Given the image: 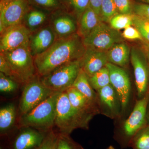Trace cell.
I'll return each mask as SVG.
<instances>
[{
    "label": "cell",
    "mask_w": 149,
    "mask_h": 149,
    "mask_svg": "<svg viewBox=\"0 0 149 149\" xmlns=\"http://www.w3.org/2000/svg\"><path fill=\"white\" fill-rule=\"evenodd\" d=\"M51 13L31 6L23 18L22 24L33 33L48 24Z\"/></svg>",
    "instance_id": "obj_19"
},
{
    "label": "cell",
    "mask_w": 149,
    "mask_h": 149,
    "mask_svg": "<svg viewBox=\"0 0 149 149\" xmlns=\"http://www.w3.org/2000/svg\"><path fill=\"white\" fill-rule=\"evenodd\" d=\"M93 118L74 109L65 91L60 93L57 101L54 123L59 133L70 135L78 128L88 129L89 123Z\"/></svg>",
    "instance_id": "obj_3"
},
{
    "label": "cell",
    "mask_w": 149,
    "mask_h": 149,
    "mask_svg": "<svg viewBox=\"0 0 149 149\" xmlns=\"http://www.w3.org/2000/svg\"><path fill=\"white\" fill-rule=\"evenodd\" d=\"M59 133L52 129L48 131L42 143L37 149H56Z\"/></svg>",
    "instance_id": "obj_32"
},
{
    "label": "cell",
    "mask_w": 149,
    "mask_h": 149,
    "mask_svg": "<svg viewBox=\"0 0 149 149\" xmlns=\"http://www.w3.org/2000/svg\"><path fill=\"white\" fill-rule=\"evenodd\" d=\"M60 93L56 92L30 111L17 119V129L28 127L48 132L54 126L57 101Z\"/></svg>",
    "instance_id": "obj_2"
},
{
    "label": "cell",
    "mask_w": 149,
    "mask_h": 149,
    "mask_svg": "<svg viewBox=\"0 0 149 149\" xmlns=\"http://www.w3.org/2000/svg\"><path fill=\"white\" fill-rule=\"evenodd\" d=\"M133 26L139 30L144 41L149 44V22L142 17L133 14Z\"/></svg>",
    "instance_id": "obj_30"
},
{
    "label": "cell",
    "mask_w": 149,
    "mask_h": 149,
    "mask_svg": "<svg viewBox=\"0 0 149 149\" xmlns=\"http://www.w3.org/2000/svg\"><path fill=\"white\" fill-rule=\"evenodd\" d=\"M147 19V20H148V21L149 22V19Z\"/></svg>",
    "instance_id": "obj_44"
},
{
    "label": "cell",
    "mask_w": 149,
    "mask_h": 149,
    "mask_svg": "<svg viewBox=\"0 0 149 149\" xmlns=\"http://www.w3.org/2000/svg\"><path fill=\"white\" fill-rule=\"evenodd\" d=\"M141 48L146 56L149 66V44L145 41H142Z\"/></svg>",
    "instance_id": "obj_39"
},
{
    "label": "cell",
    "mask_w": 149,
    "mask_h": 149,
    "mask_svg": "<svg viewBox=\"0 0 149 149\" xmlns=\"http://www.w3.org/2000/svg\"><path fill=\"white\" fill-rule=\"evenodd\" d=\"M55 93L45 86L37 74L23 85L19 104V116L30 111Z\"/></svg>",
    "instance_id": "obj_7"
},
{
    "label": "cell",
    "mask_w": 149,
    "mask_h": 149,
    "mask_svg": "<svg viewBox=\"0 0 149 149\" xmlns=\"http://www.w3.org/2000/svg\"><path fill=\"white\" fill-rule=\"evenodd\" d=\"M100 113L111 118L120 116L121 104L116 92L111 84L97 91Z\"/></svg>",
    "instance_id": "obj_15"
},
{
    "label": "cell",
    "mask_w": 149,
    "mask_h": 149,
    "mask_svg": "<svg viewBox=\"0 0 149 149\" xmlns=\"http://www.w3.org/2000/svg\"><path fill=\"white\" fill-rule=\"evenodd\" d=\"M2 53L8 63L10 77L23 86L37 74L34 58L29 47Z\"/></svg>",
    "instance_id": "obj_4"
},
{
    "label": "cell",
    "mask_w": 149,
    "mask_h": 149,
    "mask_svg": "<svg viewBox=\"0 0 149 149\" xmlns=\"http://www.w3.org/2000/svg\"><path fill=\"white\" fill-rule=\"evenodd\" d=\"M29 1L31 6L50 12L62 8L59 0H29Z\"/></svg>",
    "instance_id": "obj_31"
},
{
    "label": "cell",
    "mask_w": 149,
    "mask_h": 149,
    "mask_svg": "<svg viewBox=\"0 0 149 149\" xmlns=\"http://www.w3.org/2000/svg\"><path fill=\"white\" fill-rule=\"evenodd\" d=\"M19 85L16 80L0 72V91L4 93H12L18 90Z\"/></svg>",
    "instance_id": "obj_29"
},
{
    "label": "cell",
    "mask_w": 149,
    "mask_h": 149,
    "mask_svg": "<svg viewBox=\"0 0 149 149\" xmlns=\"http://www.w3.org/2000/svg\"><path fill=\"white\" fill-rule=\"evenodd\" d=\"M119 14H133L134 0H113Z\"/></svg>",
    "instance_id": "obj_34"
},
{
    "label": "cell",
    "mask_w": 149,
    "mask_h": 149,
    "mask_svg": "<svg viewBox=\"0 0 149 149\" xmlns=\"http://www.w3.org/2000/svg\"><path fill=\"white\" fill-rule=\"evenodd\" d=\"M56 36L49 24L31 34L29 48L34 58L47 50L57 40Z\"/></svg>",
    "instance_id": "obj_16"
},
{
    "label": "cell",
    "mask_w": 149,
    "mask_h": 149,
    "mask_svg": "<svg viewBox=\"0 0 149 149\" xmlns=\"http://www.w3.org/2000/svg\"><path fill=\"white\" fill-rule=\"evenodd\" d=\"M31 5L29 0H14L7 3H0V32L22 24Z\"/></svg>",
    "instance_id": "obj_10"
},
{
    "label": "cell",
    "mask_w": 149,
    "mask_h": 149,
    "mask_svg": "<svg viewBox=\"0 0 149 149\" xmlns=\"http://www.w3.org/2000/svg\"><path fill=\"white\" fill-rule=\"evenodd\" d=\"M102 21L100 17L89 6L77 21V34L82 39L87 37Z\"/></svg>",
    "instance_id": "obj_21"
},
{
    "label": "cell",
    "mask_w": 149,
    "mask_h": 149,
    "mask_svg": "<svg viewBox=\"0 0 149 149\" xmlns=\"http://www.w3.org/2000/svg\"><path fill=\"white\" fill-rule=\"evenodd\" d=\"M135 2L138 3H143L149 5V0H134Z\"/></svg>",
    "instance_id": "obj_40"
},
{
    "label": "cell",
    "mask_w": 149,
    "mask_h": 149,
    "mask_svg": "<svg viewBox=\"0 0 149 149\" xmlns=\"http://www.w3.org/2000/svg\"><path fill=\"white\" fill-rule=\"evenodd\" d=\"M18 130L8 138L6 149H37L48 132L28 127H21Z\"/></svg>",
    "instance_id": "obj_11"
},
{
    "label": "cell",
    "mask_w": 149,
    "mask_h": 149,
    "mask_svg": "<svg viewBox=\"0 0 149 149\" xmlns=\"http://www.w3.org/2000/svg\"><path fill=\"white\" fill-rule=\"evenodd\" d=\"M80 60L59 67L48 74L40 76V80L45 86L54 92H64L72 87L76 80L81 69Z\"/></svg>",
    "instance_id": "obj_5"
},
{
    "label": "cell",
    "mask_w": 149,
    "mask_h": 149,
    "mask_svg": "<svg viewBox=\"0 0 149 149\" xmlns=\"http://www.w3.org/2000/svg\"><path fill=\"white\" fill-rule=\"evenodd\" d=\"M147 121H148V123L149 124V101L148 104V109H147Z\"/></svg>",
    "instance_id": "obj_41"
},
{
    "label": "cell",
    "mask_w": 149,
    "mask_h": 149,
    "mask_svg": "<svg viewBox=\"0 0 149 149\" xmlns=\"http://www.w3.org/2000/svg\"><path fill=\"white\" fill-rule=\"evenodd\" d=\"M0 72L10 77V70L8 63L2 53H0Z\"/></svg>",
    "instance_id": "obj_37"
},
{
    "label": "cell",
    "mask_w": 149,
    "mask_h": 149,
    "mask_svg": "<svg viewBox=\"0 0 149 149\" xmlns=\"http://www.w3.org/2000/svg\"><path fill=\"white\" fill-rule=\"evenodd\" d=\"M108 23L101 22L89 35L83 39L85 48L107 51L116 44L124 42L122 34Z\"/></svg>",
    "instance_id": "obj_8"
},
{
    "label": "cell",
    "mask_w": 149,
    "mask_h": 149,
    "mask_svg": "<svg viewBox=\"0 0 149 149\" xmlns=\"http://www.w3.org/2000/svg\"><path fill=\"white\" fill-rule=\"evenodd\" d=\"M149 101V92L137 101L132 112L124 121L118 139L124 147L130 146L133 137L148 124L147 115Z\"/></svg>",
    "instance_id": "obj_6"
},
{
    "label": "cell",
    "mask_w": 149,
    "mask_h": 149,
    "mask_svg": "<svg viewBox=\"0 0 149 149\" xmlns=\"http://www.w3.org/2000/svg\"><path fill=\"white\" fill-rule=\"evenodd\" d=\"M62 8L74 15L78 21L90 6V0H59Z\"/></svg>",
    "instance_id": "obj_24"
},
{
    "label": "cell",
    "mask_w": 149,
    "mask_h": 149,
    "mask_svg": "<svg viewBox=\"0 0 149 149\" xmlns=\"http://www.w3.org/2000/svg\"><path fill=\"white\" fill-rule=\"evenodd\" d=\"M133 14H118L113 17L109 23L116 30L125 29L128 26H133Z\"/></svg>",
    "instance_id": "obj_27"
},
{
    "label": "cell",
    "mask_w": 149,
    "mask_h": 149,
    "mask_svg": "<svg viewBox=\"0 0 149 149\" xmlns=\"http://www.w3.org/2000/svg\"><path fill=\"white\" fill-rule=\"evenodd\" d=\"M72 87L76 88L93 104L98 107L99 100L97 93L91 86L88 75L81 68ZM100 109V108H99Z\"/></svg>",
    "instance_id": "obj_23"
},
{
    "label": "cell",
    "mask_w": 149,
    "mask_h": 149,
    "mask_svg": "<svg viewBox=\"0 0 149 149\" xmlns=\"http://www.w3.org/2000/svg\"><path fill=\"white\" fill-rule=\"evenodd\" d=\"M106 66L109 70L110 84L117 93L121 104L122 112H125L130 101L131 85L129 75L120 67L108 63Z\"/></svg>",
    "instance_id": "obj_12"
},
{
    "label": "cell",
    "mask_w": 149,
    "mask_h": 149,
    "mask_svg": "<svg viewBox=\"0 0 149 149\" xmlns=\"http://www.w3.org/2000/svg\"><path fill=\"white\" fill-rule=\"evenodd\" d=\"M119 14L113 0H102L100 18L103 22L109 23L113 17Z\"/></svg>",
    "instance_id": "obj_28"
},
{
    "label": "cell",
    "mask_w": 149,
    "mask_h": 149,
    "mask_svg": "<svg viewBox=\"0 0 149 149\" xmlns=\"http://www.w3.org/2000/svg\"><path fill=\"white\" fill-rule=\"evenodd\" d=\"M107 149H115V148L113 146H109V147Z\"/></svg>",
    "instance_id": "obj_43"
},
{
    "label": "cell",
    "mask_w": 149,
    "mask_h": 149,
    "mask_svg": "<svg viewBox=\"0 0 149 149\" xmlns=\"http://www.w3.org/2000/svg\"><path fill=\"white\" fill-rule=\"evenodd\" d=\"M130 59L134 70L137 95L139 99H141L149 92L148 64L140 47H133L131 48Z\"/></svg>",
    "instance_id": "obj_9"
},
{
    "label": "cell",
    "mask_w": 149,
    "mask_h": 149,
    "mask_svg": "<svg viewBox=\"0 0 149 149\" xmlns=\"http://www.w3.org/2000/svg\"><path fill=\"white\" fill-rule=\"evenodd\" d=\"M133 149H149V124L141 129L130 142Z\"/></svg>",
    "instance_id": "obj_26"
},
{
    "label": "cell",
    "mask_w": 149,
    "mask_h": 149,
    "mask_svg": "<svg viewBox=\"0 0 149 149\" xmlns=\"http://www.w3.org/2000/svg\"><path fill=\"white\" fill-rule=\"evenodd\" d=\"M14 0H1V2L0 3H7L13 1Z\"/></svg>",
    "instance_id": "obj_42"
},
{
    "label": "cell",
    "mask_w": 149,
    "mask_h": 149,
    "mask_svg": "<svg viewBox=\"0 0 149 149\" xmlns=\"http://www.w3.org/2000/svg\"><path fill=\"white\" fill-rule=\"evenodd\" d=\"M107 51L86 48L85 54L80 60L81 68L88 77H91L108 63Z\"/></svg>",
    "instance_id": "obj_17"
},
{
    "label": "cell",
    "mask_w": 149,
    "mask_h": 149,
    "mask_svg": "<svg viewBox=\"0 0 149 149\" xmlns=\"http://www.w3.org/2000/svg\"><path fill=\"white\" fill-rule=\"evenodd\" d=\"M133 14L149 19V5L136 2L133 5Z\"/></svg>",
    "instance_id": "obj_36"
},
{
    "label": "cell",
    "mask_w": 149,
    "mask_h": 149,
    "mask_svg": "<svg viewBox=\"0 0 149 149\" xmlns=\"http://www.w3.org/2000/svg\"><path fill=\"white\" fill-rule=\"evenodd\" d=\"M32 33L24 24L9 27L1 34L0 52H5L23 47H29Z\"/></svg>",
    "instance_id": "obj_14"
},
{
    "label": "cell",
    "mask_w": 149,
    "mask_h": 149,
    "mask_svg": "<svg viewBox=\"0 0 149 149\" xmlns=\"http://www.w3.org/2000/svg\"><path fill=\"white\" fill-rule=\"evenodd\" d=\"M48 24L57 39L66 38L77 33V19L63 8L51 12Z\"/></svg>",
    "instance_id": "obj_13"
},
{
    "label": "cell",
    "mask_w": 149,
    "mask_h": 149,
    "mask_svg": "<svg viewBox=\"0 0 149 149\" xmlns=\"http://www.w3.org/2000/svg\"><path fill=\"white\" fill-rule=\"evenodd\" d=\"M133 26H128L124 29L122 36L123 39L130 40H141L144 41L141 33L136 27Z\"/></svg>",
    "instance_id": "obj_35"
},
{
    "label": "cell",
    "mask_w": 149,
    "mask_h": 149,
    "mask_svg": "<svg viewBox=\"0 0 149 149\" xmlns=\"http://www.w3.org/2000/svg\"><path fill=\"white\" fill-rule=\"evenodd\" d=\"M130 47L124 42L117 43L107 51L109 63L125 67L129 63L130 57Z\"/></svg>",
    "instance_id": "obj_22"
},
{
    "label": "cell",
    "mask_w": 149,
    "mask_h": 149,
    "mask_svg": "<svg viewBox=\"0 0 149 149\" xmlns=\"http://www.w3.org/2000/svg\"><path fill=\"white\" fill-rule=\"evenodd\" d=\"M56 149H84L70 135L59 133Z\"/></svg>",
    "instance_id": "obj_33"
},
{
    "label": "cell",
    "mask_w": 149,
    "mask_h": 149,
    "mask_svg": "<svg viewBox=\"0 0 149 149\" xmlns=\"http://www.w3.org/2000/svg\"><path fill=\"white\" fill-rule=\"evenodd\" d=\"M85 51L83 39L77 33L57 39L47 50L34 57L37 74L44 76L63 65L80 60Z\"/></svg>",
    "instance_id": "obj_1"
},
{
    "label": "cell",
    "mask_w": 149,
    "mask_h": 149,
    "mask_svg": "<svg viewBox=\"0 0 149 149\" xmlns=\"http://www.w3.org/2000/svg\"><path fill=\"white\" fill-rule=\"evenodd\" d=\"M17 109L14 104L10 103L0 109V135L2 138H9L15 124L17 125Z\"/></svg>",
    "instance_id": "obj_20"
},
{
    "label": "cell",
    "mask_w": 149,
    "mask_h": 149,
    "mask_svg": "<svg viewBox=\"0 0 149 149\" xmlns=\"http://www.w3.org/2000/svg\"><path fill=\"white\" fill-rule=\"evenodd\" d=\"M65 91L71 105L80 113L93 118L100 113L99 107L92 102L76 88L72 86Z\"/></svg>",
    "instance_id": "obj_18"
},
{
    "label": "cell",
    "mask_w": 149,
    "mask_h": 149,
    "mask_svg": "<svg viewBox=\"0 0 149 149\" xmlns=\"http://www.w3.org/2000/svg\"><path fill=\"white\" fill-rule=\"evenodd\" d=\"M88 77L91 86L96 91L110 84L109 70L106 66Z\"/></svg>",
    "instance_id": "obj_25"
},
{
    "label": "cell",
    "mask_w": 149,
    "mask_h": 149,
    "mask_svg": "<svg viewBox=\"0 0 149 149\" xmlns=\"http://www.w3.org/2000/svg\"><path fill=\"white\" fill-rule=\"evenodd\" d=\"M102 1V0H90V6L100 17Z\"/></svg>",
    "instance_id": "obj_38"
}]
</instances>
